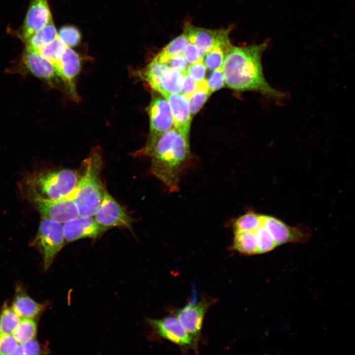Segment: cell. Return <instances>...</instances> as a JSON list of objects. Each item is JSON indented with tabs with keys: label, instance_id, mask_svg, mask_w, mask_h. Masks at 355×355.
<instances>
[{
	"label": "cell",
	"instance_id": "obj_24",
	"mask_svg": "<svg viewBox=\"0 0 355 355\" xmlns=\"http://www.w3.org/2000/svg\"><path fill=\"white\" fill-rule=\"evenodd\" d=\"M262 215L253 212L242 215L233 224L234 232L255 231L263 224Z\"/></svg>",
	"mask_w": 355,
	"mask_h": 355
},
{
	"label": "cell",
	"instance_id": "obj_29",
	"mask_svg": "<svg viewBox=\"0 0 355 355\" xmlns=\"http://www.w3.org/2000/svg\"><path fill=\"white\" fill-rule=\"evenodd\" d=\"M254 233L256 239L258 254L269 252L277 246L271 235L263 224L254 231Z\"/></svg>",
	"mask_w": 355,
	"mask_h": 355
},
{
	"label": "cell",
	"instance_id": "obj_6",
	"mask_svg": "<svg viewBox=\"0 0 355 355\" xmlns=\"http://www.w3.org/2000/svg\"><path fill=\"white\" fill-rule=\"evenodd\" d=\"M148 112L150 120L149 137L145 146L135 154L138 156H146L160 137L173 128V120L171 109L167 101L163 96L152 95Z\"/></svg>",
	"mask_w": 355,
	"mask_h": 355
},
{
	"label": "cell",
	"instance_id": "obj_34",
	"mask_svg": "<svg viewBox=\"0 0 355 355\" xmlns=\"http://www.w3.org/2000/svg\"><path fill=\"white\" fill-rule=\"evenodd\" d=\"M206 80L212 93L224 87L225 80L222 68L213 71Z\"/></svg>",
	"mask_w": 355,
	"mask_h": 355
},
{
	"label": "cell",
	"instance_id": "obj_37",
	"mask_svg": "<svg viewBox=\"0 0 355 355\" xmlns=\"http://www.w3.org/2000/svg\"><path fill=\"white\" fill-rule=\"evenodd\" d=\"M182 53L188 63L190 64L203 59L204 57L199 49L190 42L185 46Z\"/></svg>",
	"mask_w": 355,
	"mask_h": 355
},
{
	"label": "cell",
	"instance_id": "obj_3",
	"mask_svg": "<svg viewBox=\"0 0 355 355\" xmlns=\"http://www.w3.org/2000/svg\"><path fill=\"white\" fill-rule=\"evenodd\" d=\"M103 158L98 147L83 162L74 190V201L80 217L93 216L103 199L105 188L101 178Z\"/></svg>",
	"mask_w": 355,
	"mask_h": 355
},
{
	"label": "cell",
	"instance_id": "obj_25",
	"mask_svg": "<svg viewBox=\"0 0 355 355\" xmlns=\"http://www.w3.org/2000/svg\"><path fill=\"white\" fill-rule=\"evenodd\" d=\"M36 324L33 319L22 318L12 332V336L21 344L34 339L36 336Z\"/></svg>",
	"mask_w": 355,
	"mask_h": 355
},
{
	"label": "cell",
	"instance_id": "obj_19",
	"mask_svg": "<svg viewBox=\"0 0 355 355\" xmlns=\"http://www.w3.org/2000/svg\"><path fill=\"white\" fill-rule=\"evenodd\" d=\"M58 36V32L52 17L41 29L25 41L26 47L38 50L44 47Z\"/></svg>",
	"mask_w": 355,
	"mask_h": 355
},
{
	"label": "cell",
	"instance_id": "obj_14",
	"mask_svg": "<svg viewBox=\"0 0 355 355\" xmlns=\"http://www.w3.org/2000/svg\"><path fill=\"white\" fill-rule=\"evenodd\" d=\"M55 68L71 98L78 102L79 98L75 86V79L80 69V60L78 54L68 46Z\"/></svg>",
	"mask_w": 355,
	"mask_h": 355
},
{
	"label": "cell",
	"instance_id": "obj_15",
	"mask_svg": "<svg viewBox=\"0 0 355 355\" xmlns=\"http://www.w3.org/2000/svg\"><path fill=\"white\" fill-rule=\"evenodd\" d=\"M52 17L47 0H31L20 34L25 42Z\"/></svg>",
	"mask_w": 355,
	"mask_h": 355
},
{
	"label": "cell",
	"instance_id": "obj_13",
	"mask_svg": "<svg viewBox=\"0 0 355 355\" xmlns=\"http://www.w3.org/2000/svg\"><path fill=\"white\" fill-rule=\"evenodd\" d=\"M149 324L161 337L182 347H195L192 337L175 316L161 319H148Z\"/></svg>",
	"mask_w": 355,
	"mask_h": 355
},
{
	"label": "cell",
	"instance_id": "obj_36",
	"mask_svg": "<svg viewBox=\"0 0 355 355\" xmlns=\"http://www.w3.org/2000/svg\"><path fill=\"white\" fill-rule=\"evenodd\" d=\"M41 352L38 343L34 339L19 345L14 355H38Z\"/></svg>",
	"mask_w": 355,
	"mask_h": 355
},
{
	"label": "cell",
	"instance_id": "obj_30",
	"mask_svg": "<svg viewBox=\"0 0 355 355\" xmlns=\"http://www.w3.org/2000/svg\"><path fill=\"white\" fill-rule=\"evenodd\" d=\"M227 51L221 47H216L206 53L203 61L207 69L210 71H213L222 68Z\"/></svg>",
	"mask_w": 355,
	"mask_h": 355
},
{
	"label": "cell",
	"instance_id": "obj_7",
	"mask_svg": "<svg viewBox=\"0 0 355 355\" xmlns=\"http://www.w3.org/2000/svg\"><path fill=\"white\" fill-rule=\"evenodd\" d=\"M64 240L62 223L42 217L34 244L42 253L45 270L52 263Z\"/></svg>",
	"mask_w": 355,
	"mask_h": 355
},
{
	"label": "cell",
	"instance_id": "obj_18",
	"mask_svg": "<svg viewBox=\"0 0 355 355\" xmlns=\"http://www.w3.org/2000/svg\"><path fill=\"white\" fill-rule=\"evenodd\" d=\"M44 308L43 304L37 303L24 293H21L15 297L12 308L22 318L33 319L38 315Z\"/></svg>",
	"mask_w": 355,
	"mask_h": 355
},
{
	"label": "cell",
	"instance_id": "obj_26",
	"mask_svg": "<svg viewBox=\"0 0 355 355\" xmlns=\"http://www.w3.org/2000/svg\"><path fill=\"white\" fill-rule=\"evenodd\" d=\"M67 47L58 36L52 42L37 51L55 67L62 58Z\"/></svg>",
	"mask_w": 355,
	"mask_h": 355
},
{
	"label": "cell",
	"instance_id": "obj_28",
	"mask_svg": "<svg viewBox=\"0 0 355 355\" xmlns=\"http://www.w3.org/2000/svg\"><path fill=\"white\" fill-rule=\"evenodd\" d=\"M21 319L12 308L4 307L0 315V333L11 334Z\"/></svg>",
	"mask_w": 355,
	"mask_h": 355
},
{
	"label": "cell",
	"instance_id": "obj_35",
	"mask_svg": "<svg viewBox=\"0 0 355 355\" xmlns=\"http://www.w3.org/2000/svg\"><path fill=\"white\" fill-rule=\"evenodd\" d=\"M165 65L169 68L185 73L188 68V62L183 53L178 54L170 57Z\"/></svg>",
	"mask_w": 355,
	"mask_h": 355
},
{
	"label": "cell",
	"instance_id": "obj_10",
	"mask_svg": "<svg viewBox=\"0 0 355 355\" xmlns=\"http://www.w3.org/2000/svg\"><path fill=\"white\" fill-rule=\"evenodd\" d=\"M229 29L212 30L197 28L187 23L183 34L189 42L195 45L205 55L216 47L227 50L232 46L229 38Z\"/></svg>",
	"mask_w": 355,
	"mask_h": 355
},
{
	"label": "cell",
	"instance_id": "obj_27",
	"mask_svg": "<svg viewBox=\"0 0 355 355\" xmlns=\"http://www.w3.org/2000/svg\"><path fill=\"white\" fill-rule=\"evenodd\" d=\"M188 40L183 34L172 40L156 57L162 63L165 65L168 59L175 55L183 53Z\"/></svg>",
	"mask_w": 355,
	"mask_h": 355
},
{
	"label": "cell",
	"instance_id": "obj_12",
	"mask_svg": "<svg viewBox=\"0 0 355 355\" xmlns=\"http://www.w3.org/2000/svg\"><path fill=\"white\" fill-rule=\"evenodd\" d=\"M263 225L273 237L277 246L287 243H305L311 236L307 228L291 227L278 219L268 215H262Z\"/></svg>",
	"mask_w": 355,
	"mask_h": 355
},
{
	"label": "cell",
	"instance_id": "obj_23",
	"mask_svg": "<svg viewBox=\"0 0 355 355\" xmlns=\"http://www.w3.org/2000/svg\"><path fill=\"white\" fill-rule=\"evenodd\" d=\"M211 94L206 79L198 82L197 89L187 98L191 116L200 110Z\"/></svg>",
	"mask_w": 355,
	"mask_h": 355
},
{
	"label": "cell",
	"instance_id": "obj_2",
	"mask_svg": "<svg viewBox=\"0 0 355 355\" xmlns=\"http://www.w3.org/2000/svg\"><path fill=\"white\" fill-rule=\"evenodd\" d=\"M146 156L150 158L151 173L170 192H178L190 166L189 141L173 127L160 137Z\"/></svg>",
	"mask_w": 355,
	"mask_h": 355
},
{
	"label": "cell",
	"instance_id": "obj_16",
	"mask_svg": "<svg viewBox=\"0 0 355 355\" xmlns=\"http://www.w3.org/2000/svg\"><path fill=\"white\" fill-rule=\"evenodd\" d=\"M160 94L169 105L174 127L189 141L191 115L187 97L182 93H170L162 91Z\"/></svg>",
	"mask_w": 355,
	"mask_h": 355
},
{
	"label": "cell",
	"instance_id": "obj_17",
	"mask_svg": "<svg viewBox=\"0 0 355 355\" xmlns=\"http://www.w3.org/2000/svg\"><path fill=\"white\" fill-rule=\"evenodd\" d=\"M64 239L71 242L84 238H96L107 229L100 225L94 216L80 217L63 224Z\"/></svg>",
	"mask_w": 355,
	"mask_h": 355
},
{
	"label": "cell",
	"instance_id": "obj_8",
	"mask_svg": "<svg viewBox=\"0 0 355 355\" xmlns=\"http://www.w3.org/2000/svg\"><path fill=\"white\" fill-rule=\"evenodd\" d=\"M18 71L30 74L55 87L59 79L53 64L37 50L25 47L17 66Z\"/></svg>",
	"mask_w": 355,
	"mask_h": 355
},
{
	"label": "cell",
	"instance_id": "obj_38",
	"mask_svg": "<svg viewBox=\"0 0 355 355\" xmlns=\"http://www.w3.org/2000/svg\"><path fill=\"white\" fill-rule=\"evenodd\" d=\"M183 74V84L181 93L187 98L197 89L198 82L192 79L186 72Z\"/></svg>",
	"mask_w": 355,
	"mask_h": 355
},
{
	"label": "cell",
	"instance_id": "obj_31",
	"mask_svg": "<svg viewBox=\"0 0 355 355\" xmlns=\"http://www.w3.org/2000/svg\"><path fill=\"white\" fill-rule=\"evenodd\" d=\"M58 36L68 47L77 45L80 42L81 36L77 29L72 26H65L60 29Z\"/></svg>",
	"mask_w": 355,
	"mask_h": 355
},
{
	"label": "cell",
	"instance_id": "obj_4",
	"mask_svg": "<svg viewBox=\"0 0 355 355\" xmlns=\"http://www.w3.org/2000/svg\"><path fill=\"white\" fill-rule=\"evenodd\" d=\"M78 178L79 175L72 169L46 170L30 174L24 184L45 198L58 200L74 192Z\"/></svg>",
	"mask_w": 355,
	"mask_h": 355
},
{
	"label": "cell",
	"instance_id": "obj_21",
	"mask_svg": "<svg viewBox=\"0 0 355 355\" xmlns=\"http://www.w3.org/2000/svg\"><path fill=\"white\" fill-rule=\"evenodd\" d=\"M183 84V74L175 70L168 68L163 73L157 92L165 91L170 93H181Z\"/></svg>",
	"mask_w": 355,
	"mask_h": 355
},
{
	"label": "cell",
	"instance_id": "obj_11",
	"mask_svg": "<svg viewBox=\"0 0 355 355\" xmlns=\"http://www.w3.org/2000/svg\"><path fill=\"white\" fill-rule=\"evenodd\" d=\"M96 222L107 229L113 227L131 230L134 219L106 189L103 201L94 215Z\"/></svg>",
	"mask_w": 355,
	"mask_h": 355
},
{
	"label": "cell",
	"instance_id": "obj_22",
	"mask_svg": "<svg viewBox=\"0 0 355 355\" xmlns=\"http://www.w3.org/2000/svg\"><path fill=\"white\" fill-rule=\"evenodd\" d=\"M168 68L155 57L142 71H139L138 74L146 81L155 91H158L162 75Z\"/></svg>",
	"mask_w": 355,
	"mask_h": 355
},
{
	"label": "cell",
	"instance_id": "obj_5",
	"mask_svg": "<svg viewBox=\"0 0 355 355\" xmlns=\"http://www.w3.org/2000/svg\"><path fill=\"white\" fill-rule=\"evenodd\" d=\"M23 190L25 197L43 217L64 223L79 216L74 201V191L66 198L53 200L42 196L34 189L24 184L23 185Z\"/></svg>",
	"mask_w": 355,
	"mask_h": 355
},
{
	"label": "cell",
	"instance_id": "obj_32",
	"mask_svg": "<svg viewBox=\"0 0 355 355\" xmlns=\"http://www.w3.org/2000/svg\"><path fill=\"white\" fill-rule=\"evenodd\" d=\"M18 346L12 335L0 333V355H14Z\"/></svg>",
	"mask_w": 355,
	"mask_h": 355
},
{
	"label": "cell",
	"instance_id": "obj_33",
	"mask_svg": "<svg viewBox=\"0 0 355 355\" xmlns=\"http://www.w3.org/2000/svg\"><path fill=\"white\" fill-rule=\"evenodd\" d=\"M206 69L203 59L189 65L186 72L192 79L200 82L205 79Z\"/></svg>",
	"mask_w": 355,
	"mask_h": 355
},
{
	"label": "cell",
	"instance_id": "obj_9",
	"mask_svg": "<svg viewBox=\"0 0 355 355\" xmlns=\"http://www.w3.org/2000/svg\"><path fill=\"white\" fill-rule=\"evenodd\" d=\"M192 300L176 312V317L196 344L201 335L202 321L208 309L216 301L205 296L197 299L193 294Z\"/></svg>",
	"mask_w": 355,
	"mask_h": 355
},
{
	"label": "cell",
	"instance_id": "obj_20",
	"mask_svg": "<svg viewBox=\"0 0 355 355\" xmlns=\"http://www.w3.org/2000/svg\"><path fill=\"white\" fill-rule=\"evenodd\" d=\"M231 249L246 255L258 254L254 231L235 232Z\"/></svg>",
	"mask_w": 355,
	"mask_h": 355
},
{
	"label": "cell",
	"instance_id": "obj_1",
	"mask_svg": "<svg viewBox=\"0 0 355 355\" xmlns=\"http://www.w3.org/2000/svg\"><path fill=\"white\" fill-rule=\"evenodd\" d=\"M268 44L266 41L245 46L232 45L227 50L222 70L228 88L237 91H255L274 99L284 97L283 93L269 84L264 76L261 58Z\"/></svg>",
	"mask_w": 355,
	"mask_h": 355
}]
</instances>
